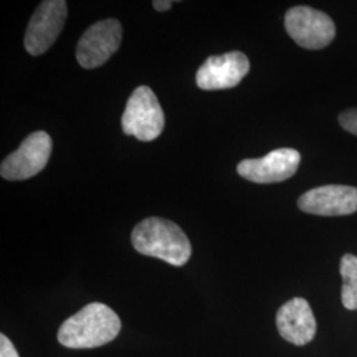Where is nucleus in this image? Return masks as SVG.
<instances>
[{
  "mask_svg": "<svg viewBox=\"0 0 357 357\" xmlns=\"http://www.w3.org/2000/svg\"><path fill=\"white\" fill-rule=\"evenodd\" d=\"M342 128L357 137V109H349L339 115Z\"/></svg>",
  "mask_w": 357,
  "mask_h": 357,
  "instance_id": "obj_13",
  "label": "nucleus"
},
{
  "mask_svg": "<svg viewBox=\"0 0 357 357\" xmlns=\"http://www.w3.org/2000/svg\"><path fill=\"white\" fill-rule=\"evenodd\" d=\"M298 206L317 216H345L357 212V188L349 185H323L303 193Z\"/></svg>",
  "mask_w": 357,
  "mask_h": 357,
  "instance_id": "obj_10",
  "label": "nucleus"
},
{
  "mask_svg": "<svg viewBox=\"0 0 357 357\" xmlns=\"http://www.w3.org/2000/svg\"><path fill=\"white\" fill-rule=\"evenodd\" d=\"M165 125V112L153 90L149 86L134 90L122 115L125 134L135 137L138 141L151 142L162 134Z\"/></svg>",
  "mask_w": 357,
  "mask_h": 357,
  "instance_id": "obj_3",
  "label": "nucleus"
},
{
  "mask_svg": "<svg viewBox=\"0 0 357 357\" xmlns=\"http://www.w3.org/2000/svg\"><path fill=\"white\" fill-rule=\"evenodd\" d=\"M284 26L299 47L314 51L327 47L336 35L331 17L307 6L290 8L284 16Z\"/></svg>",
  "mask_w": 357,
  "mask_h": 357,
  "instance_id": "obj_4",
  "label": "nucleus"
},
{
  "mask_svg": "<svg viewBox=\"0 0 357 357\" xmlns=\"http://www.w3.org/2000/svg\"><path fill=\"white\" fill-rule=\"evenodd\" d=\"M131 243L138 253L174 266H183L191 258V243L185 233L175 222L162 217L141 221L131 233Z\"/></svg>",
  "mask_w": 357,
  "mask_h": 357,
  "instance_id": "obj_2",
  "label": "nucleus"
},
{
  "mask_svg": "<svg viewBox=\"0 0 357 357\" xmlns=\"http://www.w3.org/2000/svg\"><path fill=\"white\" fill-rule=\"evenodd\" d=\"M301 165V153L294 149H278L259 159H245L238 163L237 172L243 178L270 184L293 178Z\"/></svg>",
  "mask_w": 357,
  "mask_h": 357,
  "instance_id": "obj_9",
  "label": "nucleus"
},
{
  "mask_svg": "<svg viewBox=\"0 0 357 357\" xmlns=\"http://www.w3.org/2000/svg\"><path fill=\"white\" fill-rule=\"evenodd\" d=\"M340 274L343 278L342 302L347 310H357V257L345 255L340 261Z\"/></svg>",
  "mask_w": 357,
  "mask_h": 357,
  "instance_id": "obj_12",
  "label": "nucleus"
},
{
  "mask_svg": "<svg viewBox=\"0 0 357 357\" xmlns=\"http://www.w3.org/2000/svg\"><path fill=\"white\" fill-rule=\"evenodd\" d=\"M121 327L119 317L110 307L94 302L65 320L57 332V339L66 348H97L114 340Z\"/></svg>",
  "mask_w": 357,
  "mask_h": 357,
  "instance_id": "obj_1",
  "label": "nucleus"
},
{
  "mask_svg": "<svg viewBox=\"0 0 357 357\" xmlns=\"http://www.w3.org/2000/svg\"><path fill=\"white\" fill-rule=\"evenodd\" d=\"M68 4L64 0H45L38 7L26 26L24 47L32 56L48 51L64 28Z\"/></svg>",
  "mask_w": 357,
  "mask_h": 357,
  "instance_id": "obj_7",
  "label": "nucleus"
},
{
  "mask_svg": "<svg viewBox=\"0 0 357 357\" xmlns=\"http://www.w3.org/2000/svg\"><path fill=\"white\" fill-rule=\"evenodd\" d=\"M51 153V137L45 131L32 132L16 151L3 160L0 175L6 180L32 178L48 165Z\"/></svg>",
  "mask_w": 357,
  "mask_h": 357,
  "instance_id": "obj_6",
  "label": "nucleus"
},
{
  "mask_svg": "<svg viewBox=\"0 0 357 357\" xmlns=\"http://www.w3.org/2000/svg\"><path fill=\"white\" fill-rule=\"evenodd\" d=\"M172 4H174V1H169V0H155L153 3V8L156 10V11H160V13H165V11H168L171 7H172Z\"/></svg>",
  "mask_w": 357,
  "mask_h": 357,
  "instance_id": "obj_15",
  "label": "nucleus"
},
{
  "mask_svg": "<svg viewBox=\"0 0 357 357\" xmlns=\"http://www.w3.org/2000/svg\"><path fill=\"white\" fill-rule=\"evenodd\" d=\"M250 70L249 59L234 51L211 56L196 73V84L203 90H224L237 86Z\"/></svg>",
  "mask_w": 357,
  "mask_h": 357,
  "instance_id": "obj_8",
  "label": "nucleus"
},
{
  "mask_svg": "<svg viewBox=\"0 0 357 357\" xmlns=\"http://www.w3.org/2000/svg\"><path fill=\"white\" fill-rule=\"evenodd\" d=\"M0 357H19L15 345L4 333L0 335Z\"/></svg>",
  "mask_w": 357,
  "mask_h": 357,
  "instance_id": "obj_14",
  "label": "nucleus"
},
{
  "mask_svg": "<svg viewBox=\"0 0 357 357\" xmlns=\"http://www.w3.org/2000/svg\"><path fill=\"white\" fill-rule=\"evenodd\" d=\"M123 29L116 19H105L90 26L77 44L78 64L94 69L105 64L122 43Z\"/></svg>",
  "mask_w": 357,
  "mask_h": 357,
  "instance_id": "obj_5",
  "label": "nucleus"
},
{
  "mask_svg": "<svg viewBox=\"0 0 357 357\" xmlns=\"http://www.w3.org/2000/svg\"><path fill=\"white\" fill-rule=\"evenodd\" d=\"M277 328L282 337L294 345H306L315 337L317 320L303 298L286 302L277 312Z\"/></svg>",
  "mask_w": 357,
  "mask_h": 357,
  "instance_id": "obj_11",
  "label": "nucleus"
}]
</instances>
